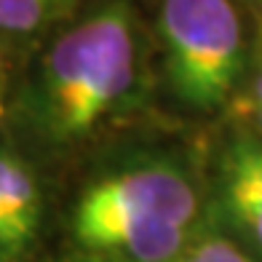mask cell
<instances>
[{"label": "cell", "mask_w": 262, "mask_h": 262, "mask_svg": "<svg viewBox=\"0 0 262 262\" xmlns=\"http://www.w3.org/2000/svg\"><path fill=\"white\" fill-rule=\"evenodd\" d=\"M142 35L126 0H113L46 49L21 97V123L49 150L75 147L131 110L142 91Z\"/></svg>", "instance_id": "1"}, {"label": "cell", "mask_w": 262, "mask_h": 262, "mask_svg": "<svg viewBox=\"0 0 262 262\" xmlns=\"http://www.w3.org/2000/svg\"><path fill=\"white\" fill-rule=\"evenodd\" d=\"M204 220L193 166L174 150H142L78 193L70 241L89 262H177Z\"/></svg>", "instance_id": "2"}, {"label": "cell", "mask_w": 262, "mask_h": 262, "mask_svg": "<svg viewBox=\"0 0 262 262\" xmlns=\"http://www.w3.org/2000/svg\"><path fill=\"white\" fill-rule=\"evenodd\" d=\"M156 32L166 86L185 110L209 115L233 104L252 67L235 0H161Z\"/></svg>", "instance_id": "3"}, {"label": "cell", "mask_w": 262, "mask_h": 262, "mask_svg": "<svg viewBox=\"0 0 262 262\" xmlns=\"http://www.w3.org/2000/svg\"><path fill=\"white\" fill-rule=\"evenodd\" d=\"M211 222L262 262V139L235 126L211 152Z\"/></svg>", "instance_id": "4"}, {"label": "cell", "mask_w": 262, "mask_h": 262, "mask_svg": "<svg viewBox=\"0 0 262 262\" xmlns=\"http://www.w3.org/2000/svg\"><path fill=\"white\" fill-rule=\"evenodd\" d=\"M0 214L25 257L40 228L43 201L30 166L6 147H0Z\"/></svg>", "instance_id": "5"}, {"label": "cell", "mask_w": 262, "mask_h": 262, "mask_svg": "<svg viewBox=\"0 0 262 262\" xmlns=\"http://www.w3.org/2000/svg\"><path fill=\"white\" fill-rule=\"evenodd\" d=\"M75 0H0V32L32 35L62 19Z\"/></svg>", "instance_id": "6"}, {"label": "cell", "mask_w": 262, "mask_h": 262, "mask_svg": "<svg viewBox=\"0 0 262 262\" xmlns=\"http://www.w3.org/2000/svg\"><path fill=\"white\" fill-rule=\"evenodd\" d=\"M3 73H6V54H3V40H0V89H3Z\"/></svg>", "instance_id": "7"}, {"label": "cell", "mask_w": 262, "mask_h": 262, "mask_svg": "<svg viewBox=\"0 0 262 262\" xmlns=\"http://www.w3.org/2000/svg\"><path fill=\"white\" fill-rule=\"evenodd\" d=\"M244 3H246L249 8H254V11H257V14L262 16V0H244Z\"/></svg>", "instance_id": "8"}, {"label": "cell", "mask_w": 262, "mask_h": 262, "mask_svg": "<svg viewBox=\"0 0 262 262\" xmlns=\"http://www.w3.org/2000/svg\"><path fill=\"white\" fill-rule=\"evenodd\" d=\"M177 262H180V259H177Z\"/></svg>", "instance_id": "9"}]
</instances>
